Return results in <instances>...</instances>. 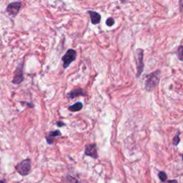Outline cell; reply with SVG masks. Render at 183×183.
Wrapping results in <instances>:
<instances>
[{"label": "cell", "mask_w": 183, "mask_h": 183, "mask_svg": "<svg viewBox=\"0 0 183 183\" xmlns=\"http://www.w3.org/2000/svg\"><path fill=\"white\" fill-rule=\"evenodd\" d=\"M160 74L161 72L160 70H157L147 75L146 81H145V89L147 91L151 92L156 87L160 81Z\"/></svg>", "instance_id": "6da1fadb"}, {"label": "cell", "mask_w": 183, "mask_h": 183, "mask_svg": "<svg viewBox=\"0 0 183 183\" xmlns=\"http://www.w3.org/2000/svg\"><path fill=\"white\" fill-rule=\"evenodd\" d=\"M31 168H32V164H31L30 159H26V160L22 161L15 167L17 173L22 176L29 175L31 171Z\"/></svg>", "instance_id": "7a4b0ae2"}, {"label": "cell", "mask_w": 183, "mask_h": 183, "mask_svg": "<svg viewBox=\"0 0 183 183\" xmlns=\"http://www.w3.org/2000/svg\"><path fill=\"white\" fill-rule=\"evenodd\" d=\"M77 58V52L73 49L68 50L66 54L64 55L62 58V60L63 62V67L65 69L69 67L71 65L72 62H74Z\"/></svg>", "instance_id": "3957f363"}, {"label": "cell", "mask_w": 183, "mask_h": 183, "mask_svg": "<svg viewBox=\"0 0 183 183\" xmlns=\"http://www.w3.org/2000/svg\"><path fill=\"white\" fill-rule=\"evenodd\" d=\"M137 64L136 78H139L144 70V50L142 49L137 50Z\"/></svg>", "instance_id": "277c9868"}, {"label": "cell", "mask_w": 183, "mask_h": 183, "mask_svg": "<svg viewBox=\"0 0 183 183\" xmlns=\"http://www.w3.org/2000/svg\"><path fill=\"white\" fill-rule=\"evenodd\" d=\"M22 6L21 2H14L9 4L6 6V12L12 17H15L19 14Z\"/></svg>", "instance_id": "5b68a950"}, {"label": "cell", "mask_w": 183, "mask_h": 183, "mask_svg": "<svg viewBox=\"0 0 183 183\" xmlns=\"http://www.w3.org/2000/svg\"><path fill=\"white\" fill-rule=\"evenodd\" d=\"M23 66L24 63L21 62L19 65L17 66V69L14 71V75L13 78L12 83L15 85H18L22 82L24 80V73H23Z\"/></svg>", "instance_id": "8992f818"}, {"label": "cell", "mask_w": 183, "mask_h": 183, "mask_svg": "<svg viewBox=\"0 0 183 183\" xmlns=\"http://www.w3.org/2000/svg\"><path fill=\"white\" fill-rule=\"evenodd\" d=\"M85 154L87 156L91 157L94 159H97L98 157L97 153V146L95 144L87 145L85 146Z\"/></svg>", "instance_id": "52a82bcc"}, {"label": "cell", "mask_w": 183, "mask_h": 183, "mask_svg": "<svg viewBox=\"0 0 183 183\" xmlns=\"http://www.w3.org/2000/svg\"><path fill=\"white\" fill-rule=\"evenodd\" d=\"M88 14L90 15V19H91V22L92 25H97L101 21V15L98 12H94V11H88Z\"/></svg>", "instance_id": "ba28073f"}, {"label": "cell", "mask_w": 183, "mask_h": 183, "mask_svg": "<svg viewBox=\"0 0 183 183\" xmlns=\"http://www.w3.org/2000/svg\"><path fill=\"white\" fill-rule=\"evenodd\" d=\"M86 95V92L82 89H76L74 90H72L71 92L67 93V97L70 99H74L78 97L79 96H85Z\"/></svg>", "instance_id": "9c48e42d"}, {"label": "cell", "mask_w": 183, "mask_h": 183, "mask_svg": "<svg viewBox=\"0 0 183 183\" xmlns=\"http://www.w3.org/2000/svg\"><path fill=\"white\" fill-rule=\"evenodd\" d=\"M61 132L58 130H55V131H52L51 132H50L49 135L47 137H46V140H47V142L49 145H52L53 142H54V137H56L58 136H61Z\"/></svg>", "instance_id": "30bf717a"}, {"label": "cell", "mask_w": 183, "mask_h": 183, "mask_svg": "<svg viewBox=\"0 0 183 183\" xmlns=\"http://www.w3.org/2000/svg\"><path fill=\"white\" fill-rule=\"evenodd\" d=\"M83 107V105L82 102H77L75 104L72 105V106H70L69 108H68V109L70 110V111L71 112H78V111H80V110L82 109Z\"/></svg>", "instance_id": "8fae6325"}, {"label": "cell", "mask_w": 183, "mask_h": 183, "mask_svg": "<svg viewBox=\"0 0 183 183\" xmlns=\"http://www.w3.org/2000/svg\"><path fill=\"white\" fill-rule=\"evenodd\" d=\"M177 55L178 59H179L180 61L183 62V46H180V47H178L177 51Z\"/></svg>", "instance_id": "7c38bea8"}, {"label": "cell", "mask_w": 183, "mask_h": 183, "mask_svg": "<svg viewBox=\"0 0 183 183\" xmlns=\"http://www.w3.org/2000/svg\"><path fill=\"white\" fill-rule=\"evenodd\" d=\"M158 177H159V178H160V180H161V182H162L166 181L167 179V174L165 173V172H163V171H161L158 173Z\"/></svg>", "instance_id": "4fadbf2b"}, {"label": "cell", "mask_w": 183, "mask_h": 183, "mask_svg": "<svg viewBox=\"0 0 183 183\" xmlns=\"http://www.w3.org/2000/svg\"><path fill=\"white\" fill-rule=\"evenodd\" d=\"M114 24V19L112 17H109L107 20H106V25L108 26H112Z\"/></svg>", "instance_id": "5bb4252c"}, {"label": "cell", "mask_w": 183, "mask_h": 183, "mask_svg": "<svg viewBox=\"0 0 183 183\" xmlns=\"http://www.w3.org/2000/svg\"><path fill=\"white\" fill-rule=\"evenodd\" d=\"M180 141V137H179V134H177V135H176L175 137L173 139V145H175V146H177V145L179 144Z\"/></svg>", "instance_id": "9a60e30c"}, {"label": "cell", "mask_w": 183, "mask_h": 183, "mask_svg": "<svg viewBox=\"0 0 183 183\" xmlns=\"http://www.w3.org/2000/svg\"><path fill=\"white\" fill-rule=\"evenodd\" d=\"M57 125L59 127H61L65 126V124L63 122H61V121H58V122H57Z\"/></svg>", "instance_id": "2e32d148"}, {"label": "cell", "mask_w": 183, "mask_h": 183, "mask_svg": "<svg viewBox=\"0 0 183 183\" xmlns=\"http://www.w3.org/2000/svg\"><path fill=\"white\" fill-rule=\"evenodd\" d=\"M180 11L183 12V0H180Z\"/></svg>", "instance_id": "e0dca14e"}, {"label": "cell", "mask_w": 183, "mask_h": 183, "mask_svg": "<svg viewBox=\"0 0 183 183\" xmlns=\"http://www.w3.org/2000/svg\"><path fill=\"white\" fill-rule=\"evenodd\" d=\"M166 183H177V181L176 180H171L167 181Z\"/></svg>", "instance_id": "ac0fdd59"}, {"label": "cell", "mask_w": 183, "mask_h": 183, "mask_svg": "<svg viewBox=\"0 0 183 183\" xmlns=\"http://www.w3.org/2000/svg\"><path fill=\"white\" fill-rule=\"evenodd\" d=\"M120 1L122 2V4H125V3H126V2H127V0H120Z\"/></svg>", "instance_id": "d6986e66"}, {"label": "cell", "mask_w": 183, "mask_h": 183, "mask_svg": "<svg viewBox=\"0 0 183 183\" xmlns=\"http://www.w3.org/2000/svg\"><path fill=\"white\" fill-rule=\"evenodd\" d=\"M0 183H7V182L5 181V180H2L1 181H0Z\"/></svg>", "instance_id": "ffe728a7"}, {"label": "cell", "mask_w": 183, "mask_h": 183, "mask_svg": "<svg viewBox=\"0 0 183 183\" xmlns=\"http://www.w3.org/2000/svg\"><path fill=\"white\" fill-rule=\"evenodd\" d=\"M182 160H183V155H182Z\"/></svg>", "instance_id": "44dd1931"}]
</instances>
